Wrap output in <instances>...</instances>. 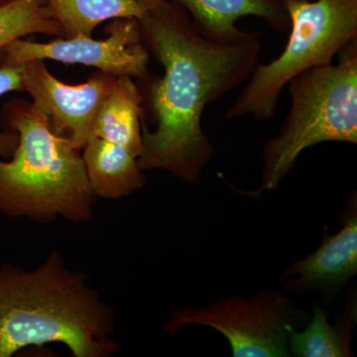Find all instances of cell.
<instances>
[{
  "mask_svg": "<svg viewBox=\"0 0 357 357\" xmlns=\"http://www.w3.org/2000/svg\"><path fill=\"white\" fill-rule=\"evenodd\" d=\"M82 151L89 185L96 198H126L146 185L137 157L126 148L91 137Z\"/></svg>",
  "mask_w": 357,
  "mask_h": 357,
  "instance_id": "obj_11",
  "label": "cell"
},
{
  "mask_svg": "<svg viewBox=\"0 0 357 357\" xmlns=\"http://www.w3.org/2000/svg\"><path fill=\"white\" fill-rule=\"evenodd\" d=\"M114 335V307L58 250L35 269L0 266V357L52 344L75 357H112Z\"/></svg>",
  "mask_w": 357,
  "mask_h": 357,
  "instance_id": "obj_2",
  "label": "cell"
},
{
  "mask_svg": "<svg viewBox=\"0 0 357 357\" xmlns=\"http://www.w3.org/2000/svg\"><path fill=\"white\" fill-rule=\"evenodd\" d=\"M13 0H0V6H3V4L8 3V2H11Z\"/></svg>",
  "mask_w": 357,
  "mask_h": 357,
  "instance_id": "obj_17",
  "label": "cell"
},
{
  "mask_svg": "<svg viewBox=\"0 0 357 357\" xmlns=\"http://www.w3.org/2000/svg\"><path fill=\"white\" fill-rule=\"evenodd\" d=\"M290 35L281 55L256 66L225 117L269 121L276 114L283 89L305 70L332 64L357 38V0H284Z\"/></svg>",
  "mask_w": 357,
  "mask_h": 357,
  "instance_id": "obj_5",
  "label": "cell"
},
{
  "mask_svg": "<svg viewBox=\"0 0 357 357\" xmlns=\"http://www.w3.org/2000/svg\"><path fill=\"white\" fill-rule=\"evenodd\" d=\"M189 14L195 27L213 41L236 42L250 32L237 27V21L255 16L273 31H289L290 17L284 0H171Z\"/></svg>",
  "mask_w": 357,
  "mask_h": 357,
  "instance_id": "obj_10",
  "label": "cell"
},
{
  "mask_svg": "<svg viewBox=\"0 0 357 357\" xmlns=\"http://www.w3.org/2000/svg\"><path fill=\"white\" fill-rule=\"evenodd\" d=\"M116 81V76L98 70L86 83L70 86L56 79L44 60L26 63L22 77L23 91L46 115L51 130L79 150L91 137L98 109Z\"/></svg>",
  "mask_w": 357,
  "mask_h": 357,
  "instance_id": "obj_8",
  "label": "cell"
},
{
  "mask_svg": "<svg viewBox=\"0 0 357 357\" xmlns=\"http://www.w3.org/2000/svg\"><path fill=\"white\" fill-rule=\"evenodd\" d=\"M142 105L143 96L132 77H117L96 114L91 137L124 147L138 159L142 151Z\"/></svg>",
  "mask_w": 357,
  "mask_h": 357,
  "instance_id": "obj_12",
  "label": "cell"
},
{
  "mask_svg": "<svg viewBox=\"0 0 357 357\" xmlns=\"http://www.w3.org/2000/svg\"><path fill=\"white\" fill-rule=\"evenodd\" d=\"M105 32L109 37L103 40L79 36L38 43L17 39L4 49L0 66H21L33 60H53L96 68L116 77L140 79L146 76L150 55L143 43L137 20H112Z\"/></svg>",
  "mask_w": 357,
  "mask_h": 357,
  "instance_id": "obj_7",
  "label": "cell"
},
{
  "mask_svg": "<svg viewBox=\"0 0 357 357\" xmlns=\"http://www.w3.org/2000/svg\"><path fill=\"white\" fill-rule=\"evenodd\" d=\"M356 324V312L340 319L335 325L328 321L325 310L319 305L312 307V318L306 328L293 331L289 338V351L296 357L352 356V331Z\"/></svg>",
  "mask_w": 357,
  "mask_h": 357,
  "instance_id": "obj_13",
  "label": "cell"
},
{
  "mask_svg": "<svg viewBox=\"0 0 357 357\" xmlns=\"http://www.w3.org/2000/svg\"><path fill=\"white\" fill-rule=\"evenodd\" d=\"M25 64L0 66V96L13 91H23L22 77ZM18 134L15 131H0V157L9 159L18 145Z\"/></svg>",
  "mask_w": 357,
  "mask_h": 357,
  "instance_id": "obj_16",
  "label": "cell"
},
{
  "mask_svg": "<svg viewBox=\"0 0 357 357\" xmlns=\"http://www.w3.org/2000/svg\"><path fill=\"white\" fill-rule=\"evenodd\" d=\"M337 62L301 73L288 84L290 109L280 131L262 149V190L278 189L307 148L357 143V38Z\"/></svg>",
  "mask_w": 357,
  "mask_h": 357,
  "instance_id": "obj_4",
  "label": "cell"
},
{
  "mask_svg": "<svg viewBox=\"0 0 357 357\" xmlns=\"http://www.w3.org/2000/svg\"><path fill=\"white\" fill-rule=\"evenodd\" d=\"M143 43L163 66L149 89L155 128L142 126L138 164L196 184L215 149L203 128L204 109L246 83L260 63L261 34L236 42L213 41L197 30L189 14L171 0H139Z\"/></svg>",
  "mask_w": 357,
  "mask_h": 357,
  "instance_id": "obj_1",
  "label": "cell"
},
{
  "mask_svg": "<svg viewBox=\"0 0 357 357\" xmlns=\"http://www.w3.org/2000/svg\"><path fill=\"white\" fill-rule=\"evenodd\" d=\"M64 31V38L93 37L96 26L119 18L138 20L139 0H47Z\"/></svg>",
  "mask_w": 357,
  "mask_h": 357,
  "instance_id": "obj_14",
  "label": "cell"
},
{
  "mask_svg": "<svg viewBox=\"0 0 357 357\" xmlns=\"http://www.w3.org/2000/svg\"><path fill=\"white\" fill-rule=\"evenodd\" d=\"M357 274L356 208L337 234L326 237L312 255L297 260L282 274L289 293L319 292L331 297Z\"/></svg>",
  "mask_w": 357,
  "mask_h": 357,
  "instance_id": "obj_9",
  "label": "cell"
},
{
  "mask_svg": "<svg viewBox=\"0 0 357 357\" xmlns=\"http://www.w3.org/2000/svg\"><path fill=\"white\" fill-rule=\"evenodd\" d=\"M64 38V31L47 0H13L0 6V64L7 45L27 35Z\"/></svg>",
  "mask_w": 357,
  "mask_h": 357,
  "instance_id": "obj_15",
  "label": "cell"
},
{
  "mask_svg": "<svg viewBox=\"0 0 357 357\" xmlns=\"http://www.w3.org/2000/svg\"><path fill=\"white\" fill-rule=\"evenodd\" d=\"M1 114L4 129L20 141L10 160H0V213L38 223L91 220L96 197L82 150L56 135L33 102L9 100Z\"/></svg>",
  "mask_w": 357,
  "mask_h": 357,
  "instance_id": "obj_3",
  "label": "cell"
},
{
  "mask_svg": "<svg viewBox=\"0 0 357 357\" xmlns=\"http://www.w3.org/2000/svg\"><path fill=\"white\" fill-rule=\"evenodd\" d=\"M307 321L309 314L290 296L267 288L248 298L231 296L178 310L164 331L175 335L184 326H208L229 340L234 357H289L291 333Z\"/></svg>",
  "mask_w": 357,
  "mask_h": 357,
  "instance_id": "obj_6",
  "label": "cell"
}]
</instances>
